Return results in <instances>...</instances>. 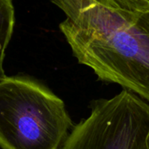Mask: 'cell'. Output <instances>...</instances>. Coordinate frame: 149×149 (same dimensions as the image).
Returning <instances> with one entry per match:
<instances>
[{
  "instance_id": "cell-3",
  "label": "cell",
  "mask_w": 149,
  "mask_h": 149,
  "mask_svg": "<svg viewBox=\"0 0 149 149\" xmlns=\"http://www.w3.org/2000/svg\"><path fill=\"white\" fill-rule=\"evenodd\" d=\"M61 149H149V103L126 89L95 101Z\"/></svg>"
},
{
  "instance_id": "cell-4",
  "label": "cell",
  "mask_w": 149,
  "mask_h": 149,
  "mask_svg": "<svg viewBox=\"0 0 149 149\" xmlns=\"http://www.w3.org/2000/svg\"><path fill=\"white\" fill-rule=\"evenodd\" d=\"M15 24V10L12 0H0V80L6 75L3 60L8 45L11 39Z\"/></svg>"
},
{
  "instance_id": "cell-2",
  "label": "cell",
  "mask_w": 149,
  "mask_h": 149,
  "mask_svg": "<svg viewBox=\"0 0 149 149\" xmlns=\"http://www.w3.org/2000/svg\"><path fill=\"white\" fill-rule=\"evenodd\" d=\"M73 127L64 101L28 77L0 80V148L61 149Z\"/></svg>"
},
{
  "instance_id": "cell-1",
  "label": "cell",
  "mask_w": 149,
  "mask_h": 149,
  "mask_svg": "<svg viewBox=\"0 0 149 149\" xmlns=\"http://www.w3.org/2000/svg\"><path fill=\"white\" fill-rule=\"evenodd\" d=\"M65 15L59 28L79 63L149 103V11L116 10L89 0Z\"/></svg>"
},
{
  "instance_id": "cell-5",
  "label": "cell",
  "mask_w": 149,
  "mask_h": 149,
  "mask_svg": "<svg viewBox=\"0 0 149 149\" xmlns=\"http://www.w3.org/2000/svg\"><path fill=\"white\" fill-rule=\"evenodd\" d=\"M99 4L121 11L146 12L149 11V0H94Z\"/></svg>"
}]
</instances>
